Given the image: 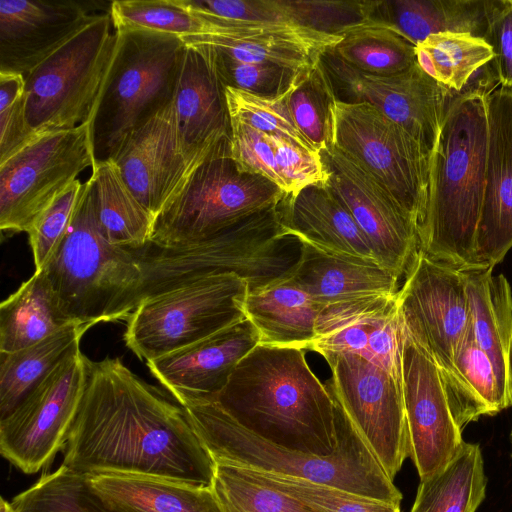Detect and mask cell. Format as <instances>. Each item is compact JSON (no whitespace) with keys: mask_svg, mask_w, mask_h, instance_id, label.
<instances>
[{"mask_svg":"<svg viewBox=\"0 0 512 512\" xmlns=\"http://www.w3.org/2000/svg\"><path fill=\"white\" fill-rule=\"evenodd\" d=\"M61 465L80 475L140 474L212 486L216 463L180 404L120 358L106 357L88 360Z\"/></svg>","mask_w":512,"mask_h":512,"instance_id":"6da1fadb","label":"cell"},{"mask_svg":"<svg viewBox=\"0 0 512 512\" xmlns=\"http://www.w3.org/2000/svg\"><path fill=\"white\" fill-rule=\"evenodd\" d=\"M489 64L483 74L481 69L461 92L454 93L431 155L419 250L457 269L477 266L475 238L488 144L487 95L498 81Z\"/></svg>","mask_w":512,"mask_h":512,"instance_id":"7a4b0ae2","label":"cell"},{"mask_svg":"<svg viewBox=\"0 0 512 512\" xmlns=\"http://www.w3.org/2000/svg\"><path fill=\"white\" fill-rule=\"evenodd\" d=\"M214 402L247 430L287 450L326 457L338 446L334 397L302 349L257 345Z\"/></svg>","mask_w":512,"mask_h":512,"instance_id":"3957f363","label":"cell"},{"mask_svg":"<svg viewBox=\"0 0 512 512\" xmlns=\"http://www.w3.org/2000/svg\"><path fill=\"white\" fill-rule=\"evenodd\" d=\"M278 205L199 241L126 248L141 273L138 304L212 275L236 274L246 280L248 292L289 277L303 241L284 231Z\"/></svg>","mask_w":512,"mask_h":512,"instance_id":"277c9868","label":"cell"},{"mask_svg":"<svg viewBox=\"0 0 512 512\" xmlns=\"http://www.w3.org/2000/svg\"><path fill=\"white\" fill-rule=\"evenodd\" d=\"M334 400L339 439L334 453L326 457L272 444L247 430L216 402L193 404L183 409L215 462L306 479L400 505L401 492L363 442L335 397Z\"/></svg>","mask_w":512,"mask_h":512,"instance_id":"5b68a950","label":"cell"},{"mask_svg":"<svg viewBox=\"0 0 512 512\" xmlns=\"http://www.w3.org/2000/svg\"><path fill=\"white\" fill-rule=\"evenodd\" d=\"M40 271L62 311L75 323L92 327L126 321L137 307L140 269L126 248L105 238L90 179L63 238Z\"/></svg>","mask_w":512,"mask_h":512,"instance_id":"8992f818","label":"cell"},{"mask_svg":"<svg viewBox=\"0 0 512 512\" xmlns=\"http://www.w3.org/2000/svg\"><path fill=\"white\" fill-rule=\"evenodd\" d=\"M116 53L91 121L95 162L173 100L185 43L178 35L119 29Z\"/></svg>","mask_w":512,"mask_h":512,"instance_id":"52a82bcc","label":"cell"},{"mask_svg":"<svg viewBox=\"0 0 512 512\" xmlns=\"http://www.w3.org/2000/svg\"><path fill=\"white\" fill-rule=\"evenodd\" d=\"M117 44L110 12L98 13L25 77L26 116L37 135L92 121Z\"/></svg>","mask_w":512,"mask_h":512,"instance_id":"ba28073f","label":"cell"},{"mask_svg":"<svg viewBox=\"0 0 512 512\" xmlns=\"http://www.w3.org/2000/svg\"><path fill=\"white\" fill-rule=\"evenodd\" d=\"M286 193L263 176L243 172L231 156L230 138L218 143L154 220L150 243L199 241L264 210Z\"/></svg>","mask_w":512,"mask_h":512,"instance_id":"9c48e42d","label":"cell"},{"mask_svg":"<svg viewBox=\"0 0 512 512\" xmlns=\"http://www.w3.org/2000/svg\"><path fill=\"white\" fill-rule=\"evenodd\" d=\"M248 291L246 280L229 273L149 297L126 320L125 345L146 362L191 345L245 319Z\"/></svg>","mask_w":512,"mask_h":512,"instance_id":"30bf717a","label":"cell"},{"mask_svg":"<svg viewBox=\"0 0 512 512\" xmlns=\"http://www.w3.org/2000/svg\"><path fill=\"white\" fill-rule=\"evenodd\" d=\"M333 147L379 181L420 229L427 210L431 154L416 139L373 106L336 99Z\"/></svg>","mask_w":512,"mask_h":512,"instance_id":"8fae6325","label":"cell"},{"mask_svg":"<svg viewBox=\"0 0 512 512\" xmlns=\"http://www.w3.org/2000/svg\"><path fill=\"white\" fill-rule=\"evenodd\" d=\"M95 163L91 121L38 135L0 163V229L28 232L36 219Z\"/></svg>","mask_w":512,"mask_h":512,"instance_id":"7c38bea8","label":"cell"},{"mask_svg":"<svg viewBox=\"0 0 512 512\" xmlns=\"http://www.w3.org/2000/svg\"><path fill=\"white\" fill-rule=\"evenodd\" d=\"M89 358L72 351L9 415L0 419V452L25 474L64 449L87 379Z\"/></svg>","mask_w":512,"mask_h":512,"instance_id":"4fadbf2b","label":"cell"},{"mask_svg":"<svg viewBox=\"0 0 512 512\" xmlns=\"http://www.w3.org/2000/svg\"><path fill=\"white\" fill-rule=\"evenodd\" d=\"M323 357L332 372L326 386L393 481L409 456L402 382L356 354Z\"/></svg>","mask_w":512,"mask_h":512,"instance_id":"5bb4252c","label":"cell"},{"mask_svg":"<svg viewBox=\"0 0 512 512\" xmlns=\"http://www.w3.org/2000/svg\"><path fill=\"white\" fill-rule=\"evenodd\" d=\"M397 307L404 330L434 360L447 387L457 347L471 324L461 270L419 250L397 293Z\"/></svg>","mask_w":512,"mask_h":512,"instance_id":"9a60e30c","label":"cell"},{"mask_svg":"<svg viewBox=\"0 0 512 512\" xmlns=\"http://www.w3.org/2000/svg\"><path fill=\"white\" fill-rule=\"evenodd\" d=\"M320 61L338 101L373 106L403 127L432 155L455 91L431 78L417 62L402 73L384 76L352 67L332 48Z\"/></svg>","mask_w":512,"mask_h":512,"instance_id":"2e32d148","label":"cell"},{"mask_svg":"<svg viewBox=\"0 0 512 512\" xmlns=\"http://www.w3.org/2000/svg\"><path fill=\"white\" fill-rule=\"evenodd\" d=\"M320 155L328 175L324 185L352 215L378 262L405 277L420 248L417 222L379 181L337 148Z\"/></svg>","mask_w":512,"mask_h":512,"instance_id":"e0dca14e","label":"cell"},{"mask_svg":"<svg viewBox=\"0 0 512 512\" xmlns=\"http://www.w3.org/2000/svg\"><path fill=\"white\" fill-rule=\"evenodd\" d=\"M401 356L409 456L421 480L443 468L464 440L438 366L404 328Z\"/></svg>","mask_w":512,"mask_h":512,"instance_id":"ac0fdd59","label":"cell"},{"mask_svg":"<svg viewBox=\"0 0 512 512\" xmlns=\"http://www.w3.org/2000/svg\"><path fill=\"white\" fill-rule=\"evenodd\" d=\"M111 160L154 218L203 161L186 154L173 100L131 132Z\"/></svg>","mask_w":512,"mask_h":512,"instance_id":"d6986e66","label":"cell"},{"mask_svg":"<svg viewBox=\"0 0 512 512\" xmlns=\"http://www.w3.org/2000/svg\"><path fill=\"white\" fill-rule=\"evenodd\" d=\"M259 344V332L246 317L146 365L182 407L214 402L238 363Z\"/></svg>","mask_w":512,"mask_h":512,"instance_id":"ffe728a7","label":"cell"},{"mask_svg":"<svg viewBox=\"0 0 512 512\" xmlns=\"http://www.w3.org/2000/svg\"><path fill=\"white\" fill-rule=\"evenodd\" d=\"M99 1L1 0L0 71L24 78L64 44L99 8Z\"/></svg>","mask_w":512,"mask_h":512,"instance_id":"44dd1931","label":"cell"},{"mask_svg":"<svg viewBox=\"0 0 512 512\" xmlns=\"http://www.w3.org/2000/svg\"><path fill=\"white\" fill-rule=\"evenodd\" d=\"M484 193L475 238L477 266L493 268L512 248V87L487 95Z\"/></svg>","mask_w":512,"mask_h":512,"instance_id":"7402d4cb","label":"cell"},{"mask_svg":"<svg viewBox=\"0 0 512 512\" xmlns=\"http://www.w3.org/2000/svg\"><path fill=\"white\" fill-rule=\"evenodd\" d=\"M201 18L207 23V31L200 35L181 37L184 43L210 45L217 52L239 62L270 63L296 71H304L315 65L342 38L293 22Z\"/></svg>","mask_w":512,"mask_h":512,"instance_id":"603a6c76","label":"cell"},{"mask_svg":"<svg viewBox=\"0 0 512 512\" xmlns=\"http://www.w3.org/2000/svg\"><path fill=\"white\" fill-rule=\"evenodd\" d=\"M225 85L213 49L185 43L173 103L187 156L202 161L222 140L231 137Z\"/></svg>","mask_w":512,"mask_h":512,"instance_id":"cb8c5ba5","label":"cell"},{"mask_svg":"<svg viewBox=\"0 0 512 512\" xmlns=\"http://www.w3.org/2000/svg\"><path fill=\"white\" fill-rule=\"evenodd\" d=\"M278 207L286 233L339 257L380 264L352 215L324 184L286 195Z\"/></svg>","mask_w":512,"mask_h":512,"instance_id":"d4e9b609","label":"cell"},{"mask_svg":"<svg viewBox=\"0 0 512 512\" xmlns=\"http://www.w3.org/2000/svg\"><path fill=\"white\" fill-rule=\"evenodd\" d=\"M465 281L471 324L477 345L491 361L506 408L512 405V293L493 268L460 269Z\"/></svg>","mask_w":512,"mask_h":512,"instance_id":"484cf974","label":"cell"},{"mask_svg":"<svg viewBox=\"0 0 512 512\" xmlns=\"http://www.w3.org/2000/svg\"><path fill=\"white\" fill-rule=\"evenodd\" d=\"M292 278L320 307L377 295H396L400 278L378 263L339 257L303 241Z\"/></svg>","mask_w":512,"mask_h":512,"instance_id":"4316f807","label":"cell"},{"mask_svg":"<svg viewBox=\"0 0 512 512\" xmlns=\"http://www.w3.org/2000/svg\"><path fill=\"white\" fill-rule=\"evenodd\" d=\"M84 476L91 490L117 512H222L212 486L140 474Z\"/></svg>","mask_w":512,"mask_h":512,"instance_id":"83f0119b","label":"cell"},{"mask_svg":"<svg viewBox=\"0 0 512 512\" xmlns=\"http://www.w3.org/2000/svg\"><path fill=\"white\" fill-rule=\"evenodd\" d=\"M499 0L374 1L370 19L395 28L413 45L433 34L469 33L485 38Z\"/></svg>","mask_w":512,"mask_h":512,"instance_id":"f1b7e54d","label":"cell"},{"mask_svg":"<svg viewBox=\"0 0 512 512\" xmlns=\"http://www.w3.org/2000/svg\"><path fill=\"white\" fill-rule=\"evenodd\" d=\"M291 275L248 292L244 311L259 332L260 344L309 350L320 307Z\"/></svg>","mask_w":512,"mask_h":512,"instance_id":"f546056e","label":"cell"},{"mask_svg":"<svg viewBox=\"0 0 512 512\" xmlns=\"http://www.w3.org/2000/svg\"><path fill=\"white\" fill-rule=\"evenodd\" d=\"M72 323L44 273L35 271L0 304V353L27 348Z\"/></svg>","mask_w":512,"mask_h":512,"instance_id":"4dcf8cb0","label":"cell"},{"mask_svg":"<svg viewBox=\"0 0 512 512\" xmlns=\"http://www.w3.org/2000/svg\"><path fill=\"white\" fill-rule=\"evenodd\" d=\"M90 176L96 216L109 243L139 248L151 239L154 216L126 184L112 160L95 162Z\"/></svg>","mask_w":512,"mask_h":512,"instance_id":"1f68e13d","label":"cell"},{"mask_svg":"<svg viewBox=\"0 0 512 512\" xmlns=\"http://www.w3.org/2000/svg\"><path fill=\"white\" fill-rule=\"evenodd\" d=\"M91 327L72 323L27 348L0 353V419L9 415L72 351Z\"/></svg>","mask_w":512,"mask_h":512,"instance_id":"d6a6232c","label":"cell"},{"mask_svg":"<svg viewBox=\"0 0 512 512\" xmlns=\"http://www.w3.org/2000/svg\"><path fill=\"white\" fill-rule=\"evenodd\" d=\"M486 485L479 445L463 442L443 468L421 479L410 512H475Z\"/></svg>","mask_w":512,"mask_h":512,"instance_id":"836d02e7","label":"cell"},{"mask_svg":"<svg viewBox=\"0 0 512 512\" xmlns=\"http://www.w3.org/2000/svg\"><path fill=\"white\" fill-rule=\"evenodd\" d=\"M445 390L461 430L480 416L494 415L506 409L493 365L477 345L472 324L457 347L452 379Z\"/></svg>","mask_w":512,"mask_h":512,"instance_id":"e575fe53","label":"cell"},{"mask_svg":"<svg viewBox=\"0 0 512 512\" xmlns=\"http://www.w3.org/2000/svg\"><path fill=\"white\" fill-rule=\"evenodd\" d=\"M332 51L352 67L374 75H394L416 62L415 45L391 25L368 19L342 33Z\"/></svg>","mask_w":512,"mask_h":512,"instance_id":"d590c367","label":"cell"},{"mask_svg":"<svg viewBox=\"0 0 512 512\" xmlns=\"http://www.w3.org/2000/svg\"><path fill=\"white\" fill-rule=\"evenodd\" d=\"M421 69L448 89L461 92L493 59L491 46L469 33L445 32L428 36L415 46Z\"/></svg>","mask_w":512,"mask_h":512,"instance_id":"8d00e7d4","label":"cell"},{"mask_svg":"<svg viewBox=\"0 0 512 512\" xmlns=\"http://www.w3.org/2000/svg\"><path fill=\"white\" fill-rule=\"evenodd\" d=\"M215 463L212 489L222 512H319L253 470Z\"/></svg>","mask_w":512,"mask_h":512,"instance_id":"74e56055","label":"cell"},{"mask_svg":"<svg viewBox=\"0 0 512 512\" xmlns=\"http://www.w3.org/2000/svg\"><path fill=\"white\" fill-rule=\"evenodd\" d=\"M294 123L317 153L333 146L336 96L321 61L299 73L287 95Z\"/></svg>","mask_w":512,"mask_h":512,"instance_id":"f35d334b","label":"cell"},{"mask_svg":"<svg viewBox=\"0 0 512 512\" xmlns=\"http://www.w3.org/2000/svg\"><path fill=\"white\" fill-rule=\"evenodd\" d=\"M11 504L16 512H117L91 490L84 475L63 465L44 473Z\"/></svg>","mask_w":512,"mask_h":512,"instance_id":"ab89813d","label":"cell"},{"mask_svg":"<svg viewBox=\"0 0 512 512\" xmlns=\"http://www.w3.org/2000/svg\"><path fill=\"white\" fill-rule=\"evenodd\" d=\"M110 16L115 30L145 29L180 37L207 30L205 20L186 9L180 0H115Z\"/></svg>","mask_w":512,"mask_h":512,"instance_id":"60d3db41","label":"cell"},{"mask_svg":"<svg viewBox=\"0 0 512 512\" xmlns=\"http://www.w3.org/2000/svg\"><path fill=\"white\" fill-rule=\"evenodd\" d=\"M288 92L276 98H265L226 86L230 120L269 135L283 136L303 149L316 152L294 123L287 101Z\"/></svg>","mask_w":512,"mask_h":512,"instance_id":"b9f144b4","label":"cell"},{"mask_svg":"<svg viewBox=\"0 0 512 512\" xmlns=\"http://www.w3.org/2000/svg\"><path fill=\"white\" fill-rule=\"evenodd\" d=\"M255 472L277 489L294 496L319 512H401L400 505L358 495L334 486L274 473Z\"/></svg>","mask_w":512,"mask_h":512,"instance_id":"7bdbcfd3","label":"cell"},{"mask_svg":"<svg viewBox=\"0 0 512 512\" xmlns=\"http://www.w3.org/2000/svg\"><path fill=\"white\" fill-rule=\"evenodd\" d=\"M288 19L311 30L341 36L368 19L374 1L278 0Z\"/></svg>","mask_w":512,"mask_h":512,"instance_id":"ee69618b","label":"cell"},{"mask_svg":"<svg viewBox=\"0 0 512 512\" xmlns=\"http://www.w3.org/2000/svg\"><path fill=\"white\" fill-rule=\"evenodd\" d=\"M211 48L224 85L260 97L276 98L287 93L302 72L270 63L239 62Z\"/></svg>","mask_w":512,"mask_h":512,"instance_id":"f6af8a7d","label":"cell"},{"mask_svg":"<svg viewBox=\"0 0 512 512\" xmlns=\"http://www.w3.org/2000/svg\"><path fill=\"white\" fill-rule=\"evenodd\" d=\"M37 136L26 116L24 76L0 71V163Z\"/></svg>","mask_w":512,"mask_h":512,"instance_id":"bcb514c9","label":"cell"},{"mask_svg":"<svg viewBox=\"0 0 512 512\" xmlns=\"http://www.w3.org/2000/svg\"><path fill=\"white\" fill-rule=\"evenodd\" d=\"M83 185L84 183L79 179L75 180L36 219L27 232L35 271L40 270L46 264L63 238L78 203Z\"/></svg>","mask_w":512,"mask_h":512,"instance_id":"7dc6e473","label":"cell"},{"mask_svg":"<svg viewBox=\"0 0 512 512\" xmlns=\"http://www.w3.org/2000/svg\"><path fill=\"white\" fill-rule=\"evenodd\" d=\"M269 136L286 195L326 182L328 175L319 153L303 149L283 136Z\"/></svg>","mask_w":512,"mask_h":512,"instance_id":"c3c4849f","label":"cell"},{"mask_svg":"<svg viewBox=\"0 0 512 512\" xmlns=\"http://www.w3.org/2000/svg\"><path fill=\"white\" fill-rule=\"evenodd\" d=\"M230 122L231 156L239 169L263 176L285 192L269 134L236 120H230Z\"/></svg>","mask_w":512,"mask_h":512,"instance_id":"681fc988","label":"cell"},{"mask_svg":"<svg viewBox=\"0 0 512 512\" xmlns=\"http://www.w3.org/2000/svg\"><path fill=\"white\" fill-rule=\"evenodd\" d=\"M201 16L243 22H291L278 0H180Z\"/></svg>","mask_w":512,"mask_h":512,"instance_id":"f907efd6","label":"cell"},{"mask_svg":"<svg viewBox=\"0 0 512 512\" xmlns=\"http://www.w3.org/2000/svg\"><path fill=\"white\" fill-rule=\"evenodd\" d=\"M402 323L397 304L372 326L363 358L402 382Z\"/></svg>","mask_w":512,"mask_h":512,"instance_id":"816d5d0a","label":"cell"},{"mask_svg":"<svg viewBox=\"0 0 512 512\" xmlns=\"http://www.w3.org/2000/svg\"><path fill=\"white\" fill-rule=\"evenodd\" d=\"M484 39L493 51L491 63L498 82L512 87V0H499Z\"/></svg>","mask_w":512,"mask_h":512,"instance_id":"f5cc1de1","label":"cell"},{"mask_svg":"<svg viewBox=\"0 0 512 512\" xmlns=\"http://www.w3.org/2000/svg\"><path fill=\"white\" fill-rule=\"evenodd\" d=\"M0 512H16L11 502H8L3 497L0 499Z\"/></svg>","mask_w":512,"mask_h":512,"instance_id":"db71d44e","label":"cell"},{"mask_svg":"<svg viewBox=\"0 0 512 512\" xmlns=\"http://www.w3.org/2000/svg\"><path fill=\"white\" fill-rule=\"evenodd\" d=\"M510 440H511V447H512V430H511V434H510Z\"/></svg>","mask_w":512,"mask_h":512,"instance_id":"11a10c76","label":"cell"}]
</instances>
